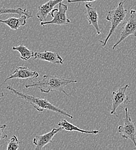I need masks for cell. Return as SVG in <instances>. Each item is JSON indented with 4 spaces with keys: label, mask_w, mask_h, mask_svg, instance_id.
<instances>
[{
    "label": "cell",
    "mask_w": 136,
    "mask_h": 150,
    "mask_svg": "<svg viewBox=\"0 0 136 150\" xmlns=\"http://www.w3.org/2000/svg\"><path fill=\"white\" fill-rule=\"evenodd\" d=\"M77 83L76 80H70L61 77L51 75H45L42 79L37 82H33L30 84H26V88L36 87L39 91L45 94H49L53 91L61 92L68 96V94L66 91L65 87L72 83Z\"/></svg>",
    "instance_id": "cell-1"
},
{
    "label": "cell",
    "mask_w": 136,
    "mask_h": 150,
    "mask_svg": "<svg viewBox=\"0 0 136 150\" xmlns=\"http://www.w3.org/2000/svg\"><path fill=\"white\" fill-rule=\"evenodd\" d=\"M6 88L9 90L12 94H14L20 99L26 100L39 112H43L44 110H49L57 112L60 115L66 116L71 119L74 118L73 115L70 114L68 112H66L64 110L53 105L46 99H42L38 97H36L34 96H31L27 94H24L15 89L12 86H6Z\"/></svg>",
    "instance_id": "cell-2"
},
{
    "label": "cell",
    "mask_w": 136,
    "mask_h": 150,
    "mask_svg": "<svg viewBox=\"0 0 136 150\" xmlns=\"http://www.w3.org/2000/svg\"><path fill=\"white\" fill-rule=\"evenodd\" d=\"M125 1L126 0L120 2L116 8L109 11L107 13L105 19L111 23V28L107 37L103 42V47H105L107 45L108 40L115 32L116 28L120 24H121L125 20L126 17L127 10L125 9L124 6Z\"/></svg>",
    "instance_id": "cell-3"
},
{
    "label": "cell",
    "mask_w": 136,
    "mask_h": 150,
    "mask_svg": "<svg viewBox=\"0 0 136 150\" xmlns=\"http://www.w3.org/2000/svg\"><path fill=\"white\" fill-rule=\"evenodd\" d=\"M125 112L124 125L118 127L117 132L123 139H130L132 141L135 146V150H136V124L132 121L127 108L125 109Z\"/></svg>",
    "instance_id": "cell-4"
},
{
    "label": "cell",
    "mask_w": 136,
    "mask_h": 150,
    "mask_svg": "<svg viewBox=\"0 0 136 150\" xmlns=\"http://www.w3.org/2000/svg\"><path fill=\"white\" fill-rule=\"evenodd\" d=\"M67 10L68 6L62 2H60L58 4V9H53L50 13V15L53 18V19L51 21L41 22V25H64L70 24L71 21L70 19H68L67 16Z\"/></svg>",
    "instance_id": "cell-5"
},
{
    "label": "cell",
    "mask_w": 136,
    "mask_h": 150,
    "mask_svg": "<svg viewBox=\"0 0 136 150\" xmlns=\"http://www.w3.org/2000/svg\"><path fill=\"white\" fill-rule=\"evenodd\" d=\"M129 87L128 84L124 86H120L117 91L112 93V108L111 114L117 117V109L124 104H129L131 102L130 99L126 94L127 88Z\"/></svg>",
    "instance_id": "cell-6"
},
{
    "label": "cell",
    "mask_w": 136,
    "mask_h": 150,
    "mask_svg": "<svg viewBox=\"0 0 136 150\" xmlns=\"http://www.w3.org/2000/svg\"><path fill=\"white\" fill-rule=\"evenodd\" d=\"M130 17L124 25L120 37L116 43L113 46V49L115 50L117 46L129 36L133 35L136 37V11L132 9L130 12Z\"/></svg>",
    "instance_id": "cell-7"
},
{
    "label": "cell",
    "mask_w": 136,
    "mask_h": 150,
    "mask_svg": "<svg viewBox=\"0 0 136 150\" xmlns=\"http://www.w3.org/2000/svg\"><path fill=\"white\" fill-rule=\"evenodd\" d=\"M39 74L36 71H32L27 67L20 66L18 67L14 71V72L8 76L1 84L0 87L3 86V84L8 80L13 79H37L39 77Z\"/></svg>",
    "instance_id": "cell-8"
},
{
    "label": "cell",
    "mask_w": 136,
    "mask_h": 150,
    "mask_svg": "<svg viewBox=\"0 0 136 150\" xmlns=\"http://www.w3.org/2000/svg\"><path fill=\"white\" fill-rule=\"evenodd\" d=\"M61 127L58 128H53L51 131L41 135H37L33 140V144L36 146L35 150H42L45 146L52 142V139L54 136L59 132L63 131Z\"/></svg>",
    "instance_id": "cell-9"
},
{
    "label": "cell",
    "mask_w": 136,
    "mask_h": 150,
    "mask_svg": "<svg viewBox=\"0 0 136 150\" xmlns=\"http://www.w3.org/2000/svg\"><path fill=\"white\" fill-rule=\"evenodd\" d=\"M63 0H50L44 4L41 5L38 7L37 17L41 22L46 21L48 15L54 9V7L61 2Z\"/></svg>",
    "instance_id": "cell-10"
},
{
    "label": "cell",
    "mask_w": 136,
    "mask_h": 150,
    "mask_svg": "<svg viewBox=\"0 0 136 150\" xmlns=\"http://www.w3.org/2000/svg\"><path fill=\"white\" fill-rule=\"evenodd\" d=\"M34 59L42 60L54 64H63L64 60L58 53L49 51L34 52Z\"/></svg>",
    "instance_id": "cell-11"
},
{
    "label": "cell",
    "mask_w": 136,
    "mask_h": 150,
    "mask_svg": "<svg viewBox=\"0 0 136 150\" xmlns=\"http://www.w3.org/2000/svg\"><path fill=\"white\" fill-rule=\"evenodd\" d=\"M85 8L86 9V18L89 24L94 27L97 35H100L101 31L98 25V15L97 9L93 7L90 4H86Z\"/></svg>",
    "instance_id": "cell-12"
},
{
    "label": "cell",
    "mask_w": 136,
    "mask_h": 150,
    "mask_svg": "<svg viewBox=\"0 0 136 150\" xmlns=\"http://www.w3.org/2000/svg\"><path fill=\"white\" fill-rule=\"evenodd\" d=\"M28 18L25 15H21L19 18L11 17L6 20L0 19V23H2L7 25L10 28L14 30H17L20 27L24 26L27 23Z\"/></svg>",
    "instance_id": "cell-13"
},
{
    "label": "cell",
    "mask_w": 136,
    "mask_h": 150,
    "mask_svg": "<svg viewBox=\"0 0 136 150\" xmlns=\"http://www.w3.org/2000/svg\"><path fill=\"white\" fill-rule=\"evenodd\" d=\"M58 127L63 128L66 131L69 132H78L82 133H87V134H97L101 132L97 130H93V131H87L79 128L78 127L73 125V124L69 122L66 120H63L59 121L58 124Z\"/></svg>",
    "instance_id": "cell-14"
},
{
    "label": "cell",
    "mask_w": 136,
    "mask_h": 150,
    "mask_svg": "<svg viewBox=\"0 0 136 150\" xmlns=\"http://www.w3.org/2000/svg\"><path fill=\"white\" fill-rule=\"evenodd\" d=\"M4 14H18L25 15L27 16L28 19L31 18L33 16L31 15V13L28 12L26 8H8L2 7L0 8V16Z\"/></svg>",
    "instance_id": "cell-15"
},
{
    "label": "cell",
    "mask_w": 136,
    "mask_h": 150,
    "mask_svg": "<svg viewBox=\"0 0 136 150\" xmlns=\"http://www.w3.org/2000/svg\"><path fill=\"white\" fill-rule=\"evenodd\" d=\"M12 50L19 52L20 54V58L24 61H28L31 58H34V52L24 45H21L18 46H14Z\"/></svg>",
    "instance_id": "cell-16"
},
{
    "label": "cell",
    "mask_w": 136,
    "mask_h": 150,
    "mask_svg": "<svg viewBox=\"0 0 136 150\" xmlns=\"http://www.w3.org/2000/svg\"><path fill=\"white\" fill-rule=\"evenodd\" d=\"M20 143H22V142L20 141L16 135H13L8 142L6 149L7 150H18Z\"/></svg>",
    "instance_id": "cell-17"
},
{
    "label": "cell",
    "mask_w": 136,
    "mask_h": 150,
    "mask_svg": "<svg viewBox=\"0 0 136 150\" xmlns=\"http://www.w3.org/2000/svg\"><path fill=\"white\" fill-rule=\"evenodd\" d=\"M6 124H0V141L2 139H5L8 138V135L5 134L4 132L5 129L6 128Z\"/></svg>",
    "instance_id": "cell-18"
},
{
    "label": "cell",
    "mask_w": 136,
    "mask_h": 150,
    "mask_svg": "<svg viewBox=\"0 0 136 150\" xmlns=\"http://www.w3.org/2000/svg\"><path fill=\"white\" fill-rule=\"evenodd\" d=\"M96 0H67L68 3H75V2H93Z\"/></svg>",
    "instance_id": "cell-19"
},
{
    "label": "cell",
    "mask_w": 136,
    "mask_h": 150,
    "mask_svg": "<svg viewBox=\"0 0 136 150\" xmlns=\"http://www.w3.org/2000/svg\"><path fill=\"white\" fill-rule=\"evenodd\" d=\"M4 96V93H0V98H2Z\"/></svg>",
    "instance_id": "cell-20"
}]
</instances>
